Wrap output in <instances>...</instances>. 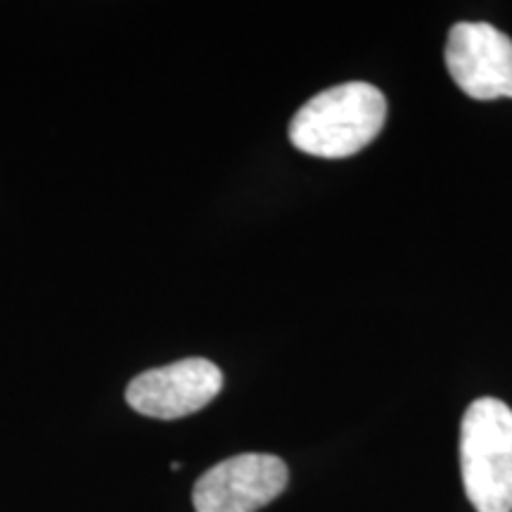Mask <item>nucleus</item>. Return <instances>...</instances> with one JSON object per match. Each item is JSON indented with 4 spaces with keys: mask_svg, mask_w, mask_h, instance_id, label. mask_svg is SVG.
<instances>
[{
    "mask_svg": "<svg viewBox=\"0 0 512 512\" xmlns=\"http://www.w3.org/2000/svg\"><path fill=\"white\" fill-rule=\"evenodd\" d=\"M387 119V100L366 81L332 86L311 98L290 121V140L297 150L323 159H344L361 152L380 136Z\"/></svg>",
    "mask_w": 512,
    "mask_h": 512,
    "instance_id": "nucleus-1",
    "label": "nucleus"
},
{
    "mask_svg": "<svg viewBox=\"0 0 512 512\" xmlns=\"http://www.w3.org/2000/svg\"><path fill=\"white\" fill-rule=\"evenodd\" d=\"M460 472L477 512H512V408L477 399L460 422Z\"/></svg>",
    "mask_w": 512,
    "mask_h": 512,
    "instance_id": "nucleus-2",
    "label": "nucleus"
},
{
    "mask_svg": "<svg viewBox=\"0 0 512 512\" xmlns=\"http://www.w3.org/2000/svg\"><path fill=\"white\" fill-rule=\"evenodd\" d=\"M287 465L271 453H242L209 467L195 482L197 512H256L285 491Z\"/></svg>",
    "mask_w": 512,
    "mask_h": 512,
    "instance_id": "nucleus-3",
    "label": "nucleus"
},
{
    "mask_svg": "<svg viewBox=\"0 0 512 512\" xmlns=\"http://www.w3.org/2000/svg\"><path fill=\"white\" fill-rule=\"evenodd\" d=\"M223 373L207 358H183L171 366L145 370L126 387L133 411L157 420H178L216 399Z\"/></svg>",
    "mask_w": 512,
    "mask_h": 512,
    "instance_id": "nucleus-4",
    "label": "nucleus"
},
{
    "mask_svg": "<svg viewBox=\"0 0 512 512\" xmlns=\"http://www.w3.org/2000/svg\"><path fill=\"white\" fill-rule=\"evenodd\" d=\"M446 67L470 98H512V41L491 24H456L448 34Z\"/></svg>",
    "mask_w": 512,
    "mask_h": 512,
    "instance_id": "nucleus-5",
    "label": "nucleus"
}]
</instances>
